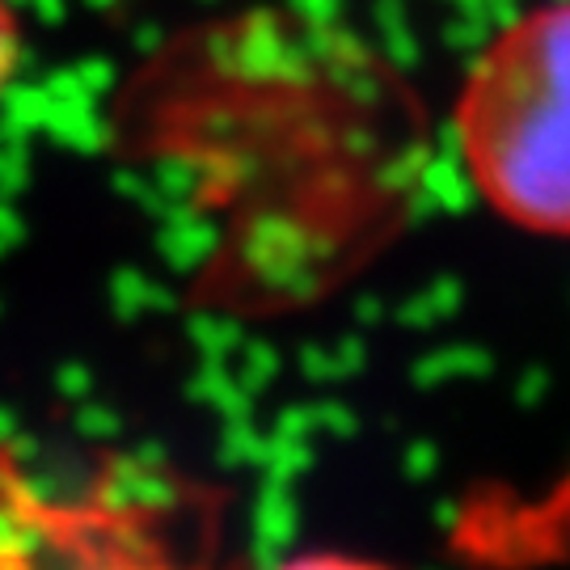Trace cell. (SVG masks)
I'll list each match as a JSON object with an SVG mask.
<instances>
[{
	"label": "cell",
	"instance_id": "cell-2",
	"mask_svg": "<svg viewBox=\"0 0 570 570\" xmlns=\"http://www.w3.org/2000/svg\"><path fill=\"white\" fill-rule=\"evenodd\" d=\"M18 56H21L18 18H13V4L0 0V94H4V85H9L13 68H18Z\"/></svg>",
	"mask_w": 570,
	"mask_h": 570
},
{
	"label": "cell",
	"instance_id": "cell-1",
	"mask_svg": "<svg viewBox=\"0 0 570 570\" xmlns=\"http://www.w3.org/2000/svg\"><path fill=\"white\" fill-rule=\"evenodd\" d=\"M452 131L494 216L570 237V0L529 9L482 47L452 106Z\"/></svg>",
	"mask_w": 570,
	"mask_h": 570
},
{
	"label": "cell",
	"instance_id": "cell-3",
	"mask_svg": "<svg viewBox=\"0 0 570 570\" xmlns=\"http://www.w3.org/2000/svg\"><path fill=\"white\" fill-rule=\"evenodd\" d=\"M279 570H393L381 562H367V558H346V553H301L284 562Z\"/></svg>",
	"mask_w": 570,
	"mask_h": 570
}]
</instances>
